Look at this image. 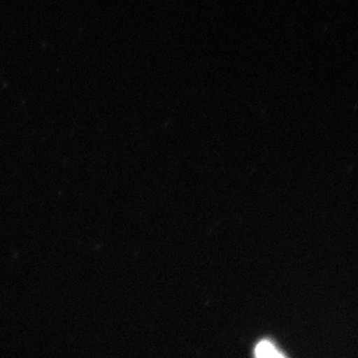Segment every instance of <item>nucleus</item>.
<instances>
[{
    "mask_svg": "<svg viewBox=\"0 0 358 358\" xmlns=\"http://www.w3.org/2000/svg\"><path fill=\"white\" fill-rule=\"evenodd\" d=\"M255 357L259 358L285 357V355L280 352L271 341H263L256 346Z\"/></svg>",
    "mask_w": 358,
    "mask_h": 358,
    "instance_id": "obj_1",
    "label": "nucleus"
}]
</instances>
